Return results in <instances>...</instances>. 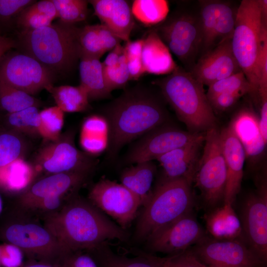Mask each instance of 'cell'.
<instances>
[{"instance_id": "6da1fadb", "label": "cell", "mask_w": 267, "mask_h": 267, "mask_svg": "<svg viewBox=\"0 0 267 267\" xmlns=\"http://www.w3.org/2000/svg\"><path fill=\"white\" fill-rule=\"evenodd\" d=\"M44 226L68 254L92 250L108 241H125L123 228L107 218L89 201L73 197L46 217Z\"/></svg>"}, {"instance_id": "7a4b0ae2", "label": "cell", "mask_w": 267, "mask_h": 267, "mask_svg": "<svg viewBox=\"0 0 267 267\" xmlns=\"http://www.w3.org/2000/svg\"><path fill=\"white\" fill-rule=\"evenodd\" d=\"M103 116L109 127L108 157L114 159L125 144L164 124L167 113L154 92L136 86L108 104Z\"/></svg>"}, {"instance_id": "3957f363", "label": "cell", "mask_w": 267, "mask_h": 267, "mask_svg": "<svg viewBox=\"0 0 267 267\" xmlns=\"http://www.w3.org/2000/svg\"><path fill=\"white\" fill-rule=\"evenodd\" d=\"M165 100L192 133H205L216 127V118L203 85L185 69L178 66L156 80Z\"/></svg>"}, {"instance_id": "277c9868", "label": "cell", "mask_w": 267, "mask_h": 267, "mask_svg": "<svg viewBox=\"0 0 267 267\" xmlns=\"http://www.w3.org/2000/svg\"><path fill=\"white\" fill-rule=\"evenodd\" d=\"M80 28L60 21L34 30H24L19 43L25 53L54 72L71 69L79 59Z\"/></svg>"}, {"instance_id": "5b68a950", "label": "cell", "mask_w": 267, "mask_h": 267, "mask_svg": "<svg viewBox=\"0 0 267 267\" xmlns=\"http://www.w3.org/2000/svg\"><path fill=\"white\" fill-rule=\"evenodd\" d=\"M191 185L184 178L158 183L144 206L137 224L136 237L148 240L164 226L191 212L194 198Z\"/></svg>"}, {"instance_id": "8992f818", "label": "cell", "mask_w": 267, "mask_h": 267, "mask_svg": "<svg viewBox=\"0 0 267 267\" xmlns=\"http://www.w3.org/2000/svg\"><path fill=\"white\" fill-rule=\"evenodd\" d=\"M267 39V23L263 21L258 0L240 2L231 38L233 55L253 91H258L259 59Z\"/></svg>"}, {"instance_id": "52a82bcc", "label": "cell", "mask_w": 267, "mask_h": 267, "mask_svg": "<svg viewBox=\"0 0 267 267\" xmlns=\"http://www.w3.org/2000/svg\"><path fill=\"white\" fill-rule=\"evenodd\" d=\"M151 29L182 63L185 70L189 71L202 52V36L198 9L178 8Z\"/></svg>"}, {"instance_id": "ba28073f", "label": "cell", "mask_w": 267, "mask_h": 267, "mask_svg": "<svg viewBox=\"0 0 267 267\" xmlns=\"http://www.w3.org/2000/svg\"><path fill=\"white\" fill-rule=\"evenodd\" d=\"M203 144L193 182L206 205L213 208L223 200L226 180L225 162L217 126L205 132Z\"/></svg>"}, {"instance_id": "9c48e42d", "label": "cell", "mask_w": 267, "mask_h": 267, "mask_svg": "<svg viewBox=\"0 0 267 267\" xmlns=\"http://www.w3.org/2000/svg\"><path fill=\"white\" fill-rule=\"evenodd\" d=\"M6 242L19 247L32 260L60 265L67 252L44 226L33 223H12L4 227Z\"/></svg>"}, {"instance_id": "30bf717a", "label": "cell", "mask_w": 267, "mask_h": 267, "mask_svg": "<svg viewBox=\"0 0 267 267\" xmlns=\"http://www.w3.org/2000/svg\"><path fill=\"white\" fill-rule=\"evenodd\" d=\"M54 72L31 56L8 52L0 60V82L31 95L53 86Z\"/></svg>"}, {"instance_id": "8fae6325", "label": "cell", "mask_w": 267, "mask_h": 267, "mask_svg": "<svg viewBox=\"0 0 267 267\" xmlns=\"http://www.w3.org/2000/svg\"><path fill=\"white\" fill-rule=\"evenodd\" d=\"M191 252L207 267H266L241 239H217L206 235Z\"/></svg>"}, {"instance_id": "7c38bea8", "label": "cell", "mask_w": 267, "mask_h": 267, "mask_svg": "<svg viewBox=\"0 0 267 267\" xmlns=\"http://www.w3.org/2000/svg\"><path fill=\"white\" fill-rule=\"evenodd\" d=\"M257 191L249 194L243 201L240 221L243 240L267 266V188L264 178Z\"/></svg>"}, {"instance_id": "4fadbf2b", "label": "cell", "mask_w": 267, "mask_h": 267, "mask_svg": "<svg viewBox=\"0 0 267 267\" xmlns=\"http://www.w3.org/2000/svg\"><path fill=\"white\" fill-rule=\"evenodd\" d=\"M89 199L124 229L131 224L141 205L139 198L122 184L106 178H101L92 187Z\"/></svg>"}, {"instance_id": "5bb4252c", "label": "cell", "mask_w": 267, "mask_h": 267, "mask_svg": "<svg viewBox=\"0 0 267 267\" xmlns=\"http://www.w3.org/2000/svg\"><path fill=\"white\" fill-rule=\"evenodd\" d=\"M95 165L90 155L77 148L71 135L50 142L38 153L34 165L37 171L50 174L66 173L89 174Z\"/></svg>"}, {"instance_id": "9a60e30c", "label": "cell", "mask_w": 267, "mask_h": 267, "mask_svg": "<svg viewBox=\"0 0 267 267\" xmlns=\"http://www.w3.org/2000/svg\"><path fill=\"white\" fill-rule=\"evenodd\" d=\"M205 133L186 132L163 124L141 136L130 149L125 161L130 164L152 161L172 150L192 142Z\"/></svg>"}, {"instance_id": "2e32d148", "label": "cell", "mask_w": 267, "mask_h": 267, "mask_svg": "<svg viewBox=\"0 0 267 267\" xmlns=\"http://www.w3.org/2000/svg\"><path fill=\"white\" fill-rule=\"evenodd\" d=\"M205 235L191 212L164 226L148 240L152 251L171 256L188 250Z\"/></svg>"}, {"instance_id": "e0dca14e", "label": "cell", "mask_w": 267, "mask_h": 267, "mask_svg": "<svg viewBox=\"0 0 267 267\" xmlns=\"http://www.w3.org/2000/svg\"><path fill=\"white\" fill-rule=\"evenodd\" d=\"M231 39L223 40L201 55L189 71L203 86L237 73L241 70L233 55Z\"/></svg>"}, {"instance_id": "ac0fdd59", "label": "cell", "mask_w": 267, "mask_h": 267, "mask_svg": "<svg viewBox=\"0 0 267 267\" xmlns=\"http://www.w3.org/2000/svg\"><path fill=\"white\" fill-rule=\"evenodd\" d=\"M205 134L185 146L172 150L158 157L162 171L158 183L184 178L192 183L200 157Z\"/></svg>"}, {"instance_id": "d6986e66", "label": "cell", "mask_w": 267, "mask_h": 267, "mask_svg": "<svg viewBox=\"0 0 267 267\" xmlns=\"http://www.w3.org/2000/svg\"><path fill=\"white\" fill-rule=\"evenodd\" d=\"M220 134L226 169L223 201L224 204L232 205L241 188L246 155L241 143L229 126L220 131Z\"/></svg>"}, {"instance_id": "ffe728a7", "label": "cell", "mask_w": 267, "mask_h": 267, "mask_svg": "<svg viewBox=\"0 0 267 267\" xmlns=\"http://www.w3.org/2000/svg\"><path fill=\"white\" fill-rule=\"evenodd\" d=\"M102 24L125 42L130 40L134 25L131 6L124 0H88Z\"/></svg>"}, {"instance_id": "44dd1931", "label": "cell", "mask_w": 267, "mask_h": 267, "mask_svg": "<svg viewBox=\"0 0 267 267\" xmlns=\"http://www.w3.org/2000/svg\"><path fill=\"white\" fill-rule=\"evenodd\" d=\"M88 174L66 173L51 174L30 185L20 198L25 207L34 201L52 196H65L75 189L85 180Z\"/></svg>"}, {"instance_id": "7402d4cb", "label": "cell", "mask_w": 267, "mask_h": 267, "mask_svg": "<svg viewBox=\"0 0 267 267\" xmlns=\"http://www.w3.org/2000/svg\"><path fill=\"white\" fill-rule=\"evenodd\" d=\"M229 126L241 143L246 158L253 165L257 163L264 154L267 142L261 134L259 119L252 111L243 109Z\"/></svg>"}, {"instance_id": "603a6c76", "label": "cell", "mask_w": 267, "mask_h": 267, "mask_svg": "<svg viewBox=\"0 0 267 267\" xmlns=\"http://www.w3.org/2000/svg\"><path fill=\"white\" fill-rule=\"evenodd\" d=\"M142 61L145 73L168 75L178 67L168 47L152 29L143 38Z\"/></svg>"}, {"instance_id": "cb8c5ba5", "label": "cell", "mask_w": 267, "mask_h": 267, "mask_svg": "<svg viewBox=\"0 0 267 267\" xmlns=\"http://www.w3.org/2000/svg\"><path fill=\"white\" fill-rule=\"evenodd\" d=\"M79 59L80 86L86 92L89 100L109 98L111 92L105 85L99 59L81 51Z\"/></svg>"}, {"instance_id": "d4e9b609", "label": "cell", "mask_w": 267, "mask_h": 267, "mask_svg": "<svg viewBox=\"0 0 267 267\" xmlns=\"http://www.w3.org/2000/svg\"><path fill=\"white\" fill-rule=\"evenodd\" d=\"M109 127L106 119L99 115L86 118L81 126L79 142L84 152L89 155L99 154L108 148Z\"/></svg>"}, {"instance_id": "484cf974", "label": "cell", "mask_w": 267, "mask_h": 267, "mask_svg": "<svg viewBox=\"0 0 267 267\" xmlns=\"http://www.w3.org/2000/svg\"><path fill=\"white\" fill-rule=\"evenodd\" d=\"M121 41L102 24L86 25L80 28L81 51L98 59L105 52L112 50Z\"/></svg>"}, {"instance_id": "4316f807", "label": "cell", "mask_w": 267, "mask_h": 267, "mask_svg": "<svg viewBox=\"0 0 267 267\" xmlns=\"http://www.w3.org/2000/svg\"><path fill=\"white\" fill-rule=\"evenodd\" d=\"M156 170L152 161H146L127 168L121 174V183L139 198L141 205L144 206L151 195Z\"/></svg>"}, {"instance_id": "83f0119b", "label": "cell", "mask_w": 267, "mask_h": 267, "mask_svg": "<svg viewBox=\"0 0 267 267\" xmlns=\"http://www.w3.org/2000/svg\"><path fill=\"white\" fill-rule=\"evenodd\" d=\"M232 205L224 204L206 216L207 228L212 237L217 239L242 238L240 221Z\"/></svg>"}, {"instance_id": "f1b7e54d", "label": "cell", "mask_w": 267, "mask_h": 267, "mask_svg": "<svg viewBox=\"0 0 267 267\" xmlns=\"http://www.w3.org/2000/svg\"><path fill=\"white\" fill-rule=\"evenodd\" d=\"M37 171L34 165L19 158L0 167V188L9 193L26 190L31 183Z\"/></svg>"}, {"instance_id": "f546056e", "label": "cell", "mask_w": 267, "mask_h": 267, "mask_svg": "<svg viewBox=\"0 0 267 267\" xmlns=\"http://www.w3.org/2000/svg\"><path fill=\"white\" fill-rule=\"evenodd\" d=\"M105 245L92 250L98 253L95 260L98 267H164L165 257L145 254L128 258L114 253Z\"/></svg>"}, {"instance_id": "4dcf8cb0", "label": "cell", "mask_w": 267, "mask_h": 267, "mask_svg": "<svg viewBox=\"0 0 267 267\" xmlns=\"http://www.w3.org/2000/svg\"><path fill=\"white\" fill-rule=\"evenodd\" d=\"M46 90L51 94L56 106L64 113L83 112L89 108L88 96L80 85L51 86Z\"/></svg>"}, {"instance_id": "1f68e13d", "label": "cell", "mask_w": 267, "mask_h": 267, "mask_svg": "<svg viewBox=\"0 0 267 267\" xmlns=\"http://www.w3.org/2000/svg\"><path fill=\"white\" fill-rule=\"evenodd\" d=\"M222 2L223 0H221L198 1V14L202 36V48L201 56L213 48L214 33Z\"/></svg>"}, {"instance_id": "d6a6232c", "label": "cell", "mask_w": 267, "mask_h": 267, "mask_svg": "<svg viewBox=\"0 0 267 267\" xmlns=\"http://www.w3.org/2000/svg\"><path fill=\"white\" fill-rule=\"evenodd\" d=\"M134 17L145 26H154L169 14V5L165 0H135L131 6Z\"/></svg>"}, {"instance_id": "836d02e7", "label": "cell", "mask_w": 267, "mask_h": 267, "mask_svg": "<svg viewBox=\"0 0 267 267\" xmlns=\"http://www.w3.org/2000/svg\"><path fill=\"white\" fill-rule=\"evenodd\" d=\"M41 102L32 95L0 82V107L8 113L40 106Z\"/></svg>"}, {"instance_id": "e575fe53", "label": "cell", "mask_w": 267, "mask_h": 267, "mask_svg": "<svg viewBox=\"0 0 267 267\" xmlns=\"http://www.w3.org/2000/svg\"><path fill=\"white\" fill-rule=\"evenodd\" d=\"M40 111L37 107L32 106L19 111L8 113L6 122L10 130L29 135H39Z\"/></svg>"}, {"instance_id": "d590c367", "label": "cell", "mask_w": 267, "mask_h": 267, "mask_svg": "<svg viewBox=\"0 0 267 267\" xmlns=\"http://www.w3.org/2000/svg\"><path fill=\"white\" fill-rule=\"evenodd\" d=\"M39 114V135L50 142L59 139L62 136L64 112L57 106H54L42 110Z\"/></svg>"}, {"instance_id": "8d00e7d4", "label": "cell", "mask_w": 267, "mask_h": 267, "mask_svg": "<svg viewBox=\"0 0 267 267\" xmlns=\"http://www.w3.org/2000/svg\"><path fill=\"white\" fill-rule=\"evenodd\" d=\"M239 4L223 0L213 39V48L224 40L231 39L234 31Z\"/></svg>"}, {"instance_id": "74e56055", "label": "cell", "mask_w": 267, "mask_h": 267, "mask_svg": "<svg viewBox=\"0 0 267 267\" xmlns=\"http://www.w3.org/2000/svg\"><path fill=\"white\" fill-rule=\"evenodd\" d=\"M55 7L59 21L66 24L85 20L88 15V0H52Z\"/></svg>"}, {"instance_id": "f35d334b", "label": "cell", "mask_w": 267, "mask_h": 267, "mask_svg": "<svg viewBox=\"0 0 267 267\" xmlns=\"http://www.w3.org/2000/svg\"><path fill=\"white\" fill-rule=\"evenodd\" d=\"M25 150V143L19 134L10 130L0 134V167L23 158Z\"/></svg>"}, {"instance_id": "ab89813d", "label": "cell", "mask_w": 267, "mask_h": 267, "mask_svg": "<svg viewBox=\"0 0 267 267\" xmlns=\"http://www.w3.org/2000/svg\"><path fill=\"white\" fill-rule=\"evenodd\" d=\"M237 91L254 92L242 71L210 85L208 86L206 95L209 100L221 93Z\"/></svg>"}, {"instance_id": "60d3db41", "label": "cell", "mask_w": 267, "mask_h": 267, "mask_svg": "<svg viewBox=\"0 0 267 267\" xmlns=\"http://www.w3.org/2000/svg\"><path fill=\"white\" fill-rule=\"evenodd\" d=\"M102 69L105 85L111 92L113 90L124 88L130 81L124 52L117 64L112 66H102Z\"/></svg>"}, {"instance_id": "b9f144b4", "label": "cell", "mask_w": 267, "mask_h": 267, "mask_svg": "<svg viewBox=\"0 0 267 267\" xmlns=\"http://www.w3.org/2000/svg\"><path fill=\"white\" fill-rule=\"evenodd\" d=\"M143 38L125 42L123 45L131 80H137L145 73L142 61Z\"/></svg>"}, {"instance_id": "7bdbcfd3", "label": "cell", "mask_w": 267, "mask_h": 267, "mask_svg": "<svg viewBox=\"0 0 267 267\" xmlns=\"http://www.w3.org/2000/svg\"><path fill=\"white\" fill-rule=\"evenodd\" d=\"M52 20L39 13L25 8L17 16V23L23 30H34L52 24Z\"/></svg>"}, {"instance_id": "ee69618b", "label": "cell", "mask_w": 267, "mask_h": 267, "mask_svg": "<svg viewBox=\"0 0 267 267\" xmlns=\"http://www.w3.org/2000/svg\"><path fill=\"white\" fill-rule=\"evenodd\" d=\"M23 254L15 245L7 242L0 245V262L3 267H19L23 264Z\"/></svg>"}, {"instance_id": "f6af8a7d", "label": "cell", "mask_w": 267, "mask_h": 267, "mask_svg": "<svg viewBox=\"0 0 267 267\" xmlns=\"http://www.w3.org/2000/svg\"><path fill=\"white\" fill-rule=\"evenodd\" d=\"M35 1L33 0H0V21H7L14 16H18Z\"/></svg>"}, {"instance_id": "bcb514c9", "label": "cell", "mask_w": 267, "mask_h": 267, "mask_svg": "<svg viewBox=\"0 0 267 267\" xmlns=\"http://www.w3.org/2000/svg\"><path fill=\"white\" fill-rule=\"evenodd\" d=\"M164 267H207L188 249L180 253L165 257Z\"/></svg>"}, {"instance_id": "7dc6e473", "label": "cell", "mask_w": 267, "mask_h": 267, "mask_svg": "<svg viewBox=\"0 0 267 267\" xmlns=\"http://www.w3.org/2000/svg\"><path fill=\"white\" fill-rule=\"evenodd\" d=\"M246 93L244 91L222 93L209 99V101L213 110L225 111L234 105Z\"/></svg>"}, {"instance_id": "c3c4849f", "label": "cell", "mask_w": 267, "mask_h": 267, "mask_svg": "<svg viewBox=\"0 0 267 267\" xmlns=\"http://www.w3.org/2000/svg\"><path fill=\"white\" fill-rule=\"evenodd\" d=\"M61 267H98L94 259L82 251L70 253L61 261Z\"/></svg>"}, {"instance_id": "681fc988", "label": "cell", "mask_w": 267, "mask_h": 267, "mask_svg": "<svg viewBox=\"0 0 267 267\" xmlns=\"http://www.w3.org/2000/svg\"><path fill=\"white\" fill-rule=\"evenodd\" d=\"M64 196H52L38 199L31 204L27 208L38 209L45 211H57L64 205Z\"/></svg>"}, {"instance_id": "f907efd6", "label": "cell", "mask_w": 267, "mask_h": 267, "mask_svg": "<svg viewBox=\"0 0 267 267\" xmlns=\"http://www.w3.org/2000/svg\"><path fill=\"white\" fill-rule=\"evenodd\" d=\"M27 8L30 10L47 16L52 20L57 18L56 10L52 0L35 1Z\"/></svg>"}, {"instance_id": "816d5d0a", "label": "cell", "mask_w": 267, "mask_h": 267, "mask_svg": "<svg viewBox=\"0 0 267 267\" xmlns=\"http://www.w3.org/2000/svg\"><path fill=\"white\" fill-rule=\"evenodd\" d=\"M261 105L259 124L261 134L267 142V95L260 97Z\"/></svg>"}, {"instance_id": "f5cc1de1", "label": "cell", "mask_w": 267, "mask_h": 267, "mask_svg": "<svg viewBox=\"0 0 267 267\" xmlns=\"http://www.w3.org/2000/svg\"><path fill=\"white\" fill-rule=\"evenodd\" d=\"M124 47L120 44H117L107 55L102 62L103 67L112 66L117 64L123 54Z\"/></svg>"}, {"instance_id": "db71d44e", "label": "cell", "mask_w": 267, "mask_h": 267, "mask_svg": "<svg viewBox=\"0 0 267 267\" xmlns=\"http://www.w3.org/2000/svg\"><path fill=\"white\" fill-rule=\"evenodd\" d=\"M16 45V42L13 39L0 35V60L6 53Z\"/></svg>"}, {"instance_id": "11a10c76", "label": "cell", "mask_w": 267, "mask_h": 267, "mask_svg": "<svg viewBox=\"0 0 267 267\" xmlns=\"http://www.w3.org/2000/svg\"><path fill=\"white\" fill-rule=\"evenodd\" d=\"M19 267H61V266L45 262L32 260L31 261L23 263Z\"/></svg>"}, {"instance_id": "9f6ffc18", "label": "cell", "mask_w": 267, "mask_h": 267, "mask_svg": "<svg viewBox=\"0 0 267 267\" xmlns=\"http://www.w3.org/2000/svg\"><path fill=\"white\" fill-rule=\"evenodd\" d=\"M2 209V201L0 195V214L1 213Z\"/></svg>"}, {"instance_id": "6f0895ef", "label": "cell", "mask_w": 267, "mask_h": 267, "mask_svg": "<svg viewBox=\"0 0 267 267\" xmlns=\"http://www.w3.org/2000/svg\"><path fill=\"white\" fill-rule=\"evenodd\" d=\"M0 266H1V265H0Z\"/></svg>"}]
</instances>
